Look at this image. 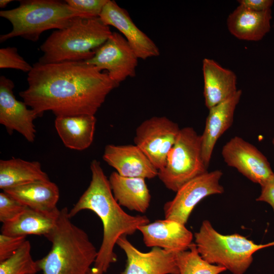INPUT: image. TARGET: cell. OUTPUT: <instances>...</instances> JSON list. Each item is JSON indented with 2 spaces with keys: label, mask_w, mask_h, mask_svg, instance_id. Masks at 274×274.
<instances>
[{
  "label": "cell",
  "mask_w": 274,
  "mask_h": 274,
  "mask_svg": "<svg viewBox=\"0 0 274 274\" xmlns=\"http://www.w3.org/2000/svg\"><path fill=\"white\" fill-rule=\"evenodd\" d=\"M112 33L99 17H76L64 28L54 30L41 45L43 55L38 62L85 61L93 56Z\"/></svg>",
  "instance_id": "4"
},
{
  "label": "cell",
  "mask_w": 274,
  "mask_h": 274,
  "mask_svg": "<svg viewBox=\"0 0 274 274\" xmlns=\"http://www.w3.org/2000/svg\"><path fill=\"white\" fill-rule=\"evenodd\" d=\"M271 9L255 12L238 5L228 16L227 26L238 39L259 41L270 31Z\"/></svg>",
  "instance_id": "19"
},
{
  "label": "cell",
  "mask_w": 274,
  "mask_h": 274,
  "mask_svg": "<svg viewBox=\"0 0 274 274\" xmlns=\"http://www.w3.org/2000/svg\"><path fill=\"white\" fill-rule=\"evenodd\" d=\"M272 145H273V146L274 147V137L272 139Z\"/></svg>",
  "instance_id": "35"
},
{
  "label": "cell",
  "mask_w": 274,
  "mask_h": 274,
  "mask_svg": "<svg viewBox=\"0 0 274 274\" xmlns=\"http://www.w3.org/2000/svg\"><path fill=\"white\" fill-rule=\"evenodd\" d=\"M40 271L31 254L30 243L26 240L10 257L0 262V274H36Z\"/></svg>",
  "instance_id": "26"
},
{
  "label": "cell",
  "mask_w": 274,
  "mask_h": 274,
  "mask_svg": "<svg viewBox=\"0 0 274 274\" xmlns=\"http://www.w3.org/2000/svg\"><path fill=\"white\" fill-rule=\"evenodd\" d=\"M222 175L219 169L208 172L184 184L174 198L164 204L165 219L185 225L193 210L202 199L224 192V187L220 184Z\"/></svg>",
  "instance_id": "9"
},
{
  "label": "cell",
  "mask_w": 274,
  "mask_h": 274,
  "mask_svg": "<svg viewBox=\"0 0 274 274\" xmlns=\"http://www.w3.org/2000/svg\"><path fill=\"white\" fill-rule=\"evenodd\" d=\"M27 81V88L19 95L38 117L49 111L56 117L95 115L119 86L106 72L85 61L36 62Z\"/></svg>",
  "instance_id": "1"
},
{
  "label": "cell",
  "mask_w": 274,
  "mask_h": 274,
  "mask_svg": "<svg viewBox=\"0 0 274 274\" xmlns=\"http://www.w3.org/2000/svg\"><path fill=\"white\" fill-rule=\"evenodd\" d=\"M239 5L255 12H262L271 9L273 1L272 0H239Z\"/></svg>",
  "instance_id": "32"
},
{
  "label": "cell",
  "mask_w": 274,
  "mask_h": 274,
  "mask_svg": "<svg viewBox=\"0 0 274 274\" xmlns=\"http://www.w3.org/2000/svg\"><path fill=\"white\" fill-rule=\"evenodd\" d=\"M60 212L58 209L52 212H43L27 207L14 219L3 224L2 233L14 236H46L55 227Z\"/></svg>",
  "instance_id": "22"
},
{
  "label": "cell",
  "mask_w": 274,
  "mask_h": 274,
  "mask_svg": "<svg viewBox=\"0 0 274 274\" xmlns=\"http://www.w3.org/2000/svg\"><path fill=\"white\" fill-rule=\"evenodd\" d=\"M90 184L77 203L68 212L71 218L79 212L88 210L95 213L103 225V238L94 266L104 273L111 263L117 261L114 248L119 237L132 235L139 227L150 223L144 215L126 213L115 199L109 180L97 160L90 164Z\"/></svg>",
  "instance_id": "2"
},
{
  "label": "cell",
  "mask_w": 274,
  "mask_h": 274,
  "mask_svg": "<svg viewBox=\"0 0 274 274\" xmlns=\"http://www.w3.org/2000/svg\"><path fill=\"white\" fill-rule=\"evenodd\" d=\"M102 158L122 177L150 179L158 176V170L135 145H107Z\"/></svg>",
  "instance_id": "15"
},
{
  "label": "cell",
  "mask_w": 274,
  "mask_h": 274,
  "mask_svg": "<svg viewBox=\"0 0 274 274\" xmlns=\"http://www.w3.org/2000/svg\"><path fill=\"white\" fill-rule=\"evenodd\" d=\"M138 60L124 37L113 32L93 56L85 62L100 71H106L110 78L119 85L127 78L135 76Z\"/></svg>",
  "instance_id": "10"
},
{
  "label": "cell",
  "mask_w": 274,
  "mask_h": 274,
  "mask_svg": "<svg viewBox=\"0 0 274 274\" xmlns=\"http://www.w3.org/2000/svg\"><path fill=\"white\" fill-rule=\"evenodd\" d=\"M176 259L180 274H220L226 270L222 266L204 260L198 253L194 243L188 250L176 253Z\"/></svg>",
  "instance_id": "25"
},
{
  "label": "cell",
  "mask_w": 274,
  "mask_h": 274,
  "mask_svg": "<svg viewBox=\"0 0 274 274\" xmlns=\"http://www.w3.org/2000/svg\"><path fill=\"white\" fill-rule=\"evenodd\" d=\"M108 0H66L72 8L88 14L92 17H99Z\"/></svg>",
  "instance_id": "29"
},
{
  "label": "cell",
  "mask_w": 274,
  "mask_h": 274,
  "mask_svg": "<svg viewBox=\"0 0 274 274\" xmlns=\"http://www.w3.org/2000/svg\"><path fill=\"white\" fill-rule=\"evenodd\" d=\"M242 94V91L237 90L232 96L209 109L204 131L201 135L202 156L207 168L217 141L232 124Z\"/></svg>",
  "instance_id": "17"
},
{
  "label": "cell",
  "mask_w": 274,
  "mask_h": 274,
  "mask_svg": "<svg viewBox=\"0 0 274 274\" xmlns=\"http://www.w3.org/2000/svg\"><path fill=\"white\" fill-rule=\"evenodd\" d=\"M99 18L105 25L119 31L139 59L145 60L159 55V49L155 43L138 28L127 11L115 1L108 0Z\"/></svg>",
  "instance_id": "14"
},
{
  "label": "cell",
  "mask_w": 274,
  "mask_h": 274,
  "mask_svg": "<svg viewBox=\"0 0 274 274\" xmlns=\"http://www.w3.org/2000/svg\"><path fill=\"white\" fill-rule=\"evenodd\" d=\"M68 211L61 209L53 230L45 237L52 243L48 253L37 261L43 274H86L98 251L88 234L71 221Z\"/></svg>",
  "instance_id": "3"
},
{
  "label": "cell",
  "mask_w": 274,
  "mask_h": 274,
  "mask_svg": "<svg viewBox=\"0 0 274 274\" xmlns=\"http://www.w3.org/2000/svg\"><path fill=\"white\" fill-rule=\"evenodd\" d=\"M12 0H1L0 1V7L2 8H5L8 4L12 2Z\"/></svg>",
  "instance_id": "34"
},
{
  "label": "cell",
  "mask_w": 274,
  "mask_h": 274,
  "mask_svg": "<svg viewBox=\"0 0 274 274\" xmlns=\"http://www.w3.org/2000/svg\"><path fill=\"white\" fill-rule=\"evenodd\" d=\"M261 193L256 200L268 203L274 212V176L261 185Z\"/></svg>",
  "instance_id": "31"
},
{
  "label": "cell",
  "mask_w": 274,
  "mask_h": 274,
  "mask_svg": "<svg viewBox=\"0 0 274 274\" xmlns=\"http://www.w3.org/2000/svg\"><path fill=\"white\" fill-rule=\"evenodd\" d=\"M49 180L41 163L20 158L0 160V188L3 190L30 182Z\"/></svg>",
  "instance_id": "24"
},
{
  "label": "cell",
  "mask_w": 274,
  "mask_h": 274,
  "mask_svg": "<svg viewBox=\"0 0 274 274\" xmlns=\"http://www.w3.org/2000/svg\"><path fill=\"white\" fill-rule=\"evenodd\" d=\"M14 9L0 11V16L8 20L13 28L0 36L3 43L20 37L36 42L48 30L61 29L77 17H92L71 7L65 2L58 0H21Z\"/></svg>",
  "instance_id": "5"
},
{
  "label": "cell",
  "mask_w": 274,
  "mask_h": 274,
  "mask_svg": "<svg viewBox=\"0 0 274 274\" xmlns=\"http://www.w3.org/2000/svg\"><path fill=\"white\" fill-rule=\"evenodd\" d=\"M0 68H13L28 73L31 71L32 65L18 54L17 48L8 47L0 49Z\"/></svg>",
  "instance_id": "27"
},
{
  "label": "cell",
  "mask_w": 274,
  "mask_h": 274,
  "mask_svg": "<svg viewBox=\"0 0 274 274\" xmlns=\"http://www.w3.org/2000/svg\"><path fill=\"white\" fill-rule=\"evenodd\" d=\"M194 237L197 251L204 260L232 274H244L251 265L256 252L274 246V241L257 244L239 234H222L207 220L203 221Z\"/></svg>",
  "instance_id": "6"
},
{
  "label": "cell",
  "mask_w": 274,
  "mask_h": 274,
  "mask_svg": "<svg viewBox=\"0 0 274 274\" xmlns=\"http://www.w3.org/2000/svg\"><path fill=\"white\" fill-rule=\"evenodd\" d=\"M180 129L177 123L165 116H153L144 120L136 128L134 145L159 170L165 165Z\"/></svg>",
  "instance_id": "8"
},
{
  "label": "cell",
  "mask_w": 274,
  "mask_h": 274,
  "mask_svg": "<svg viewBox=\"0 0 274 274\" xmlns=\"http://www.w3.org/2000/svg\"><path fill=\"white\" fill-rule=\"evenodd\" d=\"M116 244L125 252L127 262L121 274H180L176 253L158 247L142 252L123 235Z\"/></svg>",
  "instance_id": "13"
},
{
  "label": "cell",
  "mask_w": 274,
  "mask_h": 274,
  "mask_svg": "<svg viewBox=\"0 0 274 274\" xmlns=\"http://www.w3.org/2000/svg\"><path fill=\"white\" fill-rule=\"evenodd\" d=\"M27 207L6 192L0 193V221L3 224L14 219Z\"/></svg>",
  "instance_id": "28"
},
{
  "label": "cell",
  "mask_w": 274,
  "mask_h": 274,
  "mask_svg": "<svg viewBox=\"0 0 274 274\" xmlns=\"http://www.w3.org/2000/svg\"><path fill=\"white\" fill-rule=\"evenodd\" d=\"M96 122L95 115L59 116L56 117L55 127L66 147L81 151L91 145Z\"/></svg>",
  "instance_id": "20"
},
{
  "label": "cell",
  "mask_w": 274,
  "mask_h": 274,
  "mask_svg": "<svg viewBox=\"0 0 274 274\" xmlns=\"http://www.w3.org/2000/svg\"><path fill=\"white\" fill-rule=\"evenodd\" d=\"M14 82L4 76L0 77V123L10 133L15 130L29 142H34L36 129L33 121L38 117L24 101L18 100L14 93Z\"/></svg>",
  "instance_id": "12"
},
{
  "label": "cell",
  "mask_w": 274,
  "mask_h": 274,
  "mask_svg": "<svg viewBox=\"0 0 274 274\" xmlns=\"http://www.w3.org/2000/svg\"><path fill=\"white\" fill-rule=\"evenodd\" d=\"M273 29H274V22H273Z\"/></svg>",
  "instance_id": "36"
},
{
  "label": "cell",
  "mask_w": 274,
  "mask_h": 274,
  "mask_svg": "<svg viewBox=\"0 0 274 274\" xmlns=\"http://www.w3.org/2000/svg\"><path fill=\"white\" fill-rule=\"evenodd\" d=\"M145 245L158 247L178 253L188 250L192 243L193 235L185 225L165 219L140 226L138 228Z\"/></svg>",
  "instance_id": "16"
},
{
  "label": "cell",
  "mask_w": 274,
  "mask_h": 274,
  "mask_svg": "<svg viewBox=\"0 0 274 274\" xmlns=\"http://www.w3.org/2000/svg\"><path fill=\"white\" fill-rule=\"evenodd\" d=\"M25 236L0 235V262L11 256L25 242Z\"/></svg>",
  "instance_id": "30"
},
{
  "label": "cell",
  "mask_w": 274,
  "mask_h": 274,
  "mask_svg": "<svg viewBox=\"0 0 274 274\" xmlns=\"http://www.w3.org/2000/svg\"><path fill=\"white\" fill-rule=\"evenodd\" d=\"M224 162L253 183L264 184L274 176L267 158L255 146L235 136L223 147Z\"/></svg>",
  "instance_id": "11"
},
{
  "label": "cell",
  "mask_w": 274,
  "mask_h": 274,
  "mask_svg": "<svg viewBox=\"0 0 274 274\" xmlns=\"http://www.w3.org/2000/svg\"><path fill=\"white\" fill-rule=\"evenodd\" d=\"M208 172L202 156L201 135L191 127L181 128L157 177L168 189L176 192L189 181Z\"/></svg>",
  "instance_id": "7"
},
{
  "label": "cell",
  "mask_w": 274,
  "mask_h": 274,
  "mask_svg": "<svg viewBox=\"0 0 274 274\" xmlns=\"http://www.w3.org/2000/svg\"><path fill=\"white\" fill-rule=\"evenodd\" d=\"M104 272L95 266L91 267L86 274H104Z\"/></svg>",
  "instance_id": "33"
},
{
  "label": "cell",
  "mask_w": 274,
  "mask_h": 274,
  "mask_svg": "<svg viewBox=\"0 0 274 274\" xmlns=\"http://www.w3.org/2000/svg\"><path fill=\"white\" fill-rule=\"evenodd\" d=\"M109 181L113 195L121 206L141 213L147 211L151 196L145 179L124 177L113 172Z\"/></svg>",
  "instance_id": "21"
},
{
  "label": "cell",
  "mask_w": 274,
  "mask_h": 274,
  "mask_svg": "<svg viewBox=\"0 0 274 274\" xmlns=\"http://www.w3.org/2000/svg\"><path fill=\"white\" fill-rule=\"evenodd\" d=\"M3 191L32 209L43 212L57 209L59 190L56 184L49 180L30 182Z\"/></svg>",
  "instance_id": "23"
},
{
  "label": "cell",
  "mask_w": 274,
  "mask_h": 274,
  "mask_svg": "<svg viewBox=\"0 0 274 274\" xmlns=\"http://www.w3.org/2000/svg\"><path fill=\"white\" fill-rule=\"evenodd\" d=\"M203 95L208 109L232 96L237 91L236 76L212 59L202 60Z\"/></svg>",
  "instance_id": "18"
}]
</instances>
